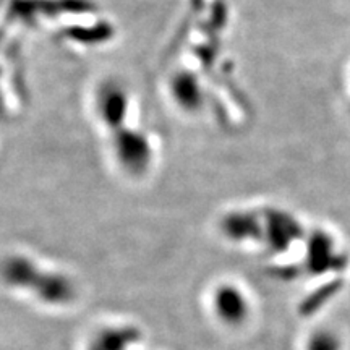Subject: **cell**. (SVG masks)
Returning a JSON list of instances; mask_svg holds the SVG:
<instances>
[{"label":"cell","instance_id":"obj_1","mask_svg":"<svg viewBox=\"0 0 350 350\" xmlns=\"http://www.w3.org/2000/svg\"><path fill=\"white\" fill-rule=\"evenodd\" d=\"M0 279L16 291L36 297L42 304L64 306L77 297L75 282L60 271L44 268L31 256L10 255L0 262Z\"/></svg>","mask_w":350,"mask_h":350},{"label":"cell","instance_id":"obj_2","mask_svg":"<svg viewBox=\"0 0 350 350\" xmlns=\"http://www.w3.org/2000/svg\"><path fill=\"white\" fill-rule=\"evenodd\" d=\"M214 314L227 326H240L250 314V301L235 284H219L213 292Z\"/></svg>","mask_w":350,"mask_h":350},{"label":"cell","instance_id":"obj_3","mask_svg":"<svg viewBox=\"0 0 350 350\" xmlns=\"http://www.w3.org/2000/svg\"><path fill=\"white\" fill-rule=\"evenodd\" d=\"M139 332L131 326H109L96 332L86 350H133Z\"/></svg>","mask_w":350,"mask_h":350},{"label":"cell","instance_id":"obj_4","mask_svg":"<svg viewBox=\"0 0 350 350\" xmlns=\"http://www.w3.org/2000/svg\"><path fill=\"white\" fill-rule=\"evenodd\" d=\"M299 230L300 229L292 219L284 216V214H279V216L271 214L269 221L266 222V227L262 229V237L268 240L271 250L284 252L287 250L292 240L297 239Z\"/></svg>","mask_w":350,"mask_h":350},{"label":"cell","instance_id":"obj_5","mask_svg":"<svg viewBox=\"0 0 350 350\" xmlns=\"http://www.w3.org/2000/svg\"><path fill=\"white\" fill-rule=\"evenodd\" d=\"M308 269L313 274H325L327 269L336 268V255L332 253V243L326 237H317L312 240L306 253Z\"/></svg>","mask_w":350,"mask_h":350},{"label":"cell","instance_id":"obj_6","mask_svg":"<svg viewBox=\"0 0 350 350\" xmlns=\"http://www.w3.org/2000/svg\"><path fill=\"white\" fill-rule=\"evenodd\" d=\"M305 350H342V340L334 331L318 329L306 340Z\"/></svg>","mask_w":350,"mask_h":350}]
</instances>
